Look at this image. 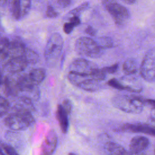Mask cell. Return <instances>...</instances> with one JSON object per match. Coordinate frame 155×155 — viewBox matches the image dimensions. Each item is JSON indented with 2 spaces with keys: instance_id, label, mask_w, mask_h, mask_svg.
<instances>
[{
  "instance_id": "obj_1",
  "label": "cell",
  "mask_w": 155,
  "mask_h": 155,
  "mask_svg": "<svg viewBox=\"0 0 155 155\" xmlns=\"http://www.w3.org/2000/svg\"><path fill=\"white\" fill-rule=\"evenodd\" d=\"M13 110L14 111L6 116L4 120V124L10 129L15 131L23 130L34 123L35 119L31 111L16 105Z\"/></svg>"
},
{
  "instance_id": "obj_2",
  "label": "cell",
  "mask_w": 155,
  "mask_h": 155,
  "mask_svg": "<svg viewBox=\"0 0 155 155\" xmlns=\"http://www.w3.org/2000/svg\"><path fill=\"white\" fill-rule=\"evenodd\" d=\"M113 105L117 109L126 113L137 114L142 112L145 99L140 96L128 94H117L112 99Z\"/></svg>"
},
{
  "instance_id": "obj_3",
  "label": "cell",
  "mask_w": 155,
  "mask_h": 155,
  "mask_svg": "<svg viewBox=\"0 0 155 155\" xmlns=\"http://www.w3.org/2000/svg\"><path fill=\"white\" fill-rule=\"evenodd\" d=\"M76 51L82 56L97 58L100 57L103 50L100 48L95 40L88 37H80L75 42Z\"/></svg>"
},
{
  "instance_id": "obj_4",
  "label": "cell",
  "mask_w": 155,
  "mask_h": 155,
  "mask_svg": "<svg viewBox=\"0 0 155 155\" xmlns=\"http://www.w3.org/2000/svg\"><path fill=\"white\" fill-rule=\"evenodd\" d=\"M104 7L110 14L115 23L117 25L125 24L130 18V13L127 8L115 1H103Z\"/></svg>"
},
{
  "instance_id": "obj_5",
  "label": "cell",
  "mask_w": 155,
  "mask_h": 155,
  "mask_svg": "<svg viewBox=\"0 0 155 155\" xmlns=\"http://www.w3.org/2000/svg\"><path fill=\"white\" fill-rule=\"evenodd\" d=\"M68 79L71 84L85 91H94L100 88V81L96 80L92 76H84L69 72Z\"/></svg>"
},
{
  "instance_id": "obj_6",
  "label": "cell",
  "mask_w": 155,
  "mask_h": 155,
  "mask_svg": "<svg viewBox=\"0 0 155 155\" xmlns=\"http://www.w3.org/2000/svg\"><path fill=\"white\" fill-rule=\"evenodd\" d=\"M64 41L62 36L58 33H53L46 44L44 57L47 61H51L57 59L62 50Z\"/></svg>"
},
{
  "instance_id": "obj_7",
  "label": "cell",
  "mask_w": 155,
  "mask_h": 155,
  "mask_svg": "<svg viewBox=\"0 0 155 155\" xmlns=\"http://www.w3.org/2000/svg\"><path fill=\"white\" fill-rule=\"evenodd\" d=\"M140 72L147 81H155V48L150 50L145 55L140 67Z\"/></svg>"
},
{
  "instance_id": "obj_8",
  "label": "cell",
  "mask_w": 155,
  "mask_h": 155,
  "mask_svg": "<svg viewBox=\"0 0 155 155\" xmlns=\"http://www.w3.org/2000/svg\"><path fill=\"white\" fill-rule=\"evenodd\" d=\"M98 69L93 62L85 59L78 58L74 59L70 65L69 72L93 77Z\"/></svg>"
},
{
  "instance_id": "obj_9",
  "label": "cell",
  "mask_w": 155,
  "mask_h": 155,
  "mask_svg": "<svg viewBox=\"0 0 155 155\" xmlns=\"http://www.w3.org/2000/svg\"><path fill=\"white\" fill-rule=\"evenodd\" d=\"M27 63L22 56L9 58L4 64V70L10 73H20L25 70Z\"/></svg>"
},
{
  "instance_id": "obj_10",
  "label": "cell",
  "mask_w": 155,
  "mask_h": 155,
  "mask_svg": "<svg viewBox=\"0 0 155 155\" xmlns=\"http://www.w3.org/2000/svg\"><path fill=\"white\" fill-rule=\"evenodd\" d=\"M120 130L125 131L142 133L155 136V127L150 124H125L121 127Z\"/></svg>"
},
{
  "instance_id": "obj_11",
  "label": "cell",
  "mask_w": 155,
  "mask_h": 155,
  "mask_svg": "<svg viewBox=\"0 0 155 155\" xmlns=\"http://www.w3.org/2000/svg\"><path fill=\"white\" fill-rule=\"evenodd\" d=\"M57 145V136L53 130H50L47 134L42 143V155H51Z\"/></svg>"
},
{
  "instance_id": "obj_12",
  "label": "cell",
  "mask_w": 155,
  "mask_h": 155,
  "mask_svg": "<svg viewBox=\"0 0 155 155\" xmlns=\"http://www.w3.org/2000/svg\"><path fill=\"white\" fill-rule=\"evenodd\" d=\"M150 141L145 136H137L134 137L130 143V151L133 154H137L145 150L149 145Z\"/></svg>"
},
{
  "instance_id": "obj_13",
  "label": "cell",
  "mask_w": 155,
  "mask_h": 155,
  "mask_svg": "<svg viewBox=\"0 0 155 155\" xmlns=\"http://www.w3.org/2000/svg\"><path fill=\"white\" fill-rule=\"evenodd\" d=\"M27 47L23 41L19 38H15L10 41L8 58L22 56Z\"/></svg>"
},
{
  "instance_id": "obj_14",
  "label": "cell",
  "mask_w": 155,
  "mask_h": 155,
  "mask_svg": "<svg viewBox=\"0 0 155 155\" xmlns=\"http://www.w3.org/2000/svg\"><path fill=\"white\" fill-rule=\"evenodd\" d=\"M2 84L4 85V92L7 96L16 97L21 92L16 79L7 76L4 78Z\"/></svg>"
},
{
  "instance_id": "obj_15",
  "label": "cell",
  "mask_w": 155,
  "mask_h": 155,
  "mask_svg": "<svg viewBox=\"0 0 155 155\" xmlns=\"http://www.w3.org/2000/svg\"><path fill=\"white\" fill-rule=\"evenodd\" d=\"M56 118L63 133H67L69 127L68 114L61 105H58L56 109Z\"/></svg>"
},
{
  "instance_id": "obj_16",
  "label": "cell",
  "mask_w": 155,
  "mask_h": 155,
  "mask_svg": "<svg viewBox=\"0 0 155 155\" xmlns=\"http://www.w3.org/2000/svg\"><path fill=\"white\" fill-rule=\"evenodd\" d=\"M107 84L109 86L120 90H127L131 92H137V93L142 91L141 88L134 87L130 85H124L122 83L120 82L119 81H117L116 79H111L109 80Z\"/></svg>"
},
{
  "instance_id": "obj_17",
  "label": "cell",
  "mask_w": 155,
  "mask_h": 155,
  "mask_svg": "<svg viewBox=\"0 0 155 155\" xmlns=\"http://www.w3.org/2000/svg\"><path fill=\"white\" fill-rule=\"evenodd\" d=\"M28 75L34 84L36 85L41 84L45 78V70L41 68L32 69Z\"/></svg>"
},
{
  "instance_id": "obj_18",
  "label": "cell",
  "mask_w": 155,
  "mask_h": 155,
  "mask_svg": "<svg viewBox=\"0 0 155 155\" xmlns=\"http://www.w3.org/2000/svg\"><path fill=\"white\" fill-rule=\"evenodd\" d=\"M106 147L110 155H131L122 147L116 143L108 142L107 143Z\"/></svg>"
},
{
  "instance_id": "obj_19",
  "label": "cell",
  "mask_w": 155,
  "mask_h": 155,
  "mask_svg": "<svg viewBox=\"0 0 155 155\" xmlns=\"http://www.w3.org/2000/svg\"><path fill=\"white\" fill-rule=\"evenodd\" d=\"M122 70L124 73L127 75L135 73L137 70V64L136 60L133 58L127 59L123 64Z\"/></svg>"
},
{
  "instance_id": "obj_20",
  "label": "cell",
  "mask_w": 155,
  "mask_h": 155,
  "mask_svg": "<svg viewBox=\"0 0 155 155\" xmlns=\"http://www.w3.org/2000/svg\"><path fill=\"white\" fill-rule=\"evenodd\" d=\"M22 56L24 58L27 64H35L37 63L39 59L38 54L33 50L28 48L25 49Z\"/></svg>"
},
{
  "instance_id": "obj_21",
  "label": "cell",
  "mask_w": 155,
  "mask_h": 155,
  "mask_svg": "<svg viewBox=\"0 0 155 155\" xmlns=\"http://www.w3.org/2000/svg\"><path fill=\"white\" fill-rule=\"evenodd\" d=\"M11 12L13 17L16 20H19L23 18L21 1L15 0L12 2Z\"/></svg>"
},
{
  "instance_id": "obj_22",
  "label": "cell",
  "mask_w": 155,
  "mask_h": 155,
  "mask_svg": "<svg viewBox=\"0 0 155 155\" xmlns=\"http://www.w3.org/2000/svg\"><path fill=\"white\" fill-rule=\"evenodd\" d=\"M0 155H19L11 145L0 141Z\"/></svg>"
},
{
  "instance_id": "obj_23",
  "label": "cell",
  "mask_w": 155,
  "mask_h": 155,
  "mask_svg": "<svg viewBox=\"0 0 155 155\" xmlns=\"http://www.w3.org/2000/svg\"><path fill=\"white\" fill-rule=\"evenodd\" d=\"M101 49L109 48L113 46V41L111 38L107 36L100 37L95 40Z\"/></svg>"
},
{
  "instance_id": "obj_24",
  "label": "cell",
  "mask_w": 155,
  "mask_h": 155,
  "mask_svg": "<svg viewBox=\"0 0 155 155\" xmlns=\"http://www.w3.org/2000/svg\"><path fill=\"white\" fill-rule=\"evenodd\" d=\"M10 109V104L8 101L4 97L0 95V117L5 115Z\"/></svg>"
},
{
  "instance_id": "obj_25",
  "label": "cell",
  "mask_w": 155,
  "mask_h": 155,
  "mask_svg": "<svg viewBox=\"0 0 155 155\" xmlns=\"http://www.w3.org/2000/svg\"><path fill=\"white\" fill-rule=\"evenodd\" d=\"M88 6V2H85L79 5V6L76 7V8H73L72 10H71L69 12V14L72 16H79V14H81L82 12H83L84 10H85Z\"/></svg>"
},
{
  "instance_id": "obj_26",
  "label": "cell",
  "mask_w": 155,
  "mask_h": 155,
  "mask_svg": "<svg viewBox=\"0 0 155 155\" xmlns=\"http://www.w3.org/2000/svg\"><path fill=\"white\" fill-rule=\"evenodd\" d=\"M21 8H22V17L24 18L25 16L27 15L28 12L31 8V1L25 0V1H21Z\"/></svg>"
},
{
  "instance_id": "obj_27",
  "label": "cell",
  "mask_w": 155,
  "mask_h": 155,
  "mask_svg": "<svg viewBox=\"0 0 155 155\" xmlns=\"http://www.w3.org/2000/svg\"><path fill=\"white\" fill-rule=\"evenodd\" d=\"M59 15V13L55 10L51 5H48L46 10V16L49 18H54Z\"/></svg>"
},
{
  "instance_id": "obj_28",
  "label": "cell",
  "mask_w": 155,
  "mask_h": 155,
  "mask_svg": "<svg viewBox=\"0 0 155 155\" xmlns=\"http://www.w3.org/2000/svg\"><path fill=\"white\" fill-rule=\"evenodd\" d=\"M61 105L62 106L63 108L64 109V110L65 111L67 114L68 115L70 114L71 113V103L70 101V100H68L67 99L64 100Z\"/></svg>"
},
{
  "instance_id": "obj_29",
  "label": "cell",
  "mask_w": 155,
  "mask_h": 155,
  "mask_svg": "<svg viewBox=\"0 0 155 155\" xmlns=\"http://www.w3.org/2000/svg\"><path fill=\"white\" fill-rule=\"evenodd\" d=\"M118 68V65L117 64H114L113 65H111L110 67H104L103 68H102L103 70V71L106 73V74H113L114 73Z\"/></svg>"
},
{
  "instance_id": "obj_30",
  "label": "cell",
  "mask_w": 155,
  "mask_h": 155,
  "mask_svg": "<svg viewBox=\"0 0 155 155\" xmlns=\"http://www.w3.org/2000/svg\"><path fill=\"white\" fill-rule=\"evenodd\" d=\"M74 27H75L71 22H65L63 25V30L66 34H70L73 31Z\"/></svg>"
},
{
  "instance_id": "obj_31",
  "label": "cell",
  "mask_w": 155,
  "mask_h": 155,
  "mask_svg": "<svg viewBox=\"0 0 155 155\" xmlns=\"http://www.w3.org/2000/svg\"><path fill=\"white\" fill-rule=\"evenodd\" d=\"M70 22H71L74 27L79 25L81 23V19L78 16H72L70 18Z\"/></svg>"
},
{
  "instance_id": "obj_32",
  "label": "cell",
  "mask_w": 155,
  "mask_h": 155,
  "mask_svg": "<svg viewBox=\"0 0 155 155\" xmlns=\"http://www.w3.org/2000/svg\"><path fill=\"white\" fill-rule=\"evenodd\" d=\"M57 3L61 7L65 8L71 4V1L70 0H59L57 1Z\"/></svg>"
},
{
  "instance_id": "obj_33",
  "label": "cell",
  "mask_w": 155,
  "mask_h": 155,
  "mask_svg": "<svg viewBox=\"0 0 155 155\" xmlns=\"http://www.w3.org/2000/svg\"><path fill=\"white\" fill-rule=\"evenodd\" d=\"M85 33L90 36H94L96 35V30L90 25H88L86 28H85Z\"/></svg>"
},
{
  "instance_id": "obj_34",
  "label": "cell",
  "mask_w": 155,
  "mask_h": 155,
  "mask_svg": "<svg viewBox=\"0 0 155 155\" xmlns=\"http://www.w3.org/2000/svg\"><path fill=\"white\" fill-rule=\"evenodd\" d=\"M145 104L151 106L154 110H155V100L154 99H145Z\"/></svg>"
},
{
  "instance_id": "obj_35",
  "label": "cell",
  "mask_w": 155,
  "mask_h": 155,
  "mask_svg": "<svg viewBox=\"0 0 155 155\" xmlns=\"http://www.w3.org/2000/svg\"><path fill=\"white\" fill-rule=\"evenodd\" d=\"M4 79V78H3L2 70L0 69V85H1V84L3 83Z\"/></svg>"
},
{
  "instance_id": "obj_36",
  "label": "cell",
  "mask_w": 155,
  "mask_h": 155,
  "mask_svg": "<svg viewBox=\"0 0 155 155\" xmlns=\"http://www.w3.org/2000/svg\"><path fill=\"white\" fill-rule=\"evenodd\" d=\"M150 124H151V125H153V127H155V118H153V117H151V119H150Z\"/></svg>"
},
{
  "instance_id": "obj_37",
  "label": "cell",
  "mask_w": 155,
  "mask_h": 155,
  "mask_svg": "<svg viewBox=\"0 0 155 155\" xmlns=\"http://www.w3.org/2000/svg\"><path fill=\"white\" fill-rule=\"evenodd\" d=\"M124 2L125 3H127V4H133V3H135L136 1H132V0H126V1H124Z\"/></svg>"
},
{
  "instance_id": "obj_38",
  "label": "cell",
  "mask_w": 155,
  "mask_h": 155,
  "mask_svg": "<svg viewBox=\"0 0 155 155\" xmlns=\"http://www.w3.org/2000/svg\"><path fill=\"white\" fill-rule=\"evenodd\" d=\"M151 117L155 118V110H154L153 111V113H152V116H151Z\"/></svg>"
},
{
  "instance_id": "obj_39",
  "label": "cell",
  "mask_w": 155,
  "mask_h": 155,
  "mask_svg": "<svg viewBox=\"0 0 155 155\" xmlns=\"http://www.w3.org/2000/svg\"><path fill=\"white\" fill-rule=\"evenodd\" d=\"M68 155H77V154H76L75 153H69L68 154Z\"/></svg>"
},
{
  "instance_id": "obj_40",
  "label": "cell",
  "mask_w": 155,
  "mask_h": 155,
  "mask_svg": "<svg viewBox=\"0 0 155 155\" xmlns=\"http://www.w3.org/2000/svg\"><path fill=\"white\" fill-rule=\"evenodd\" d=\"M154 155H155V151H154Z\"/></svg>"
}]
</instances>
